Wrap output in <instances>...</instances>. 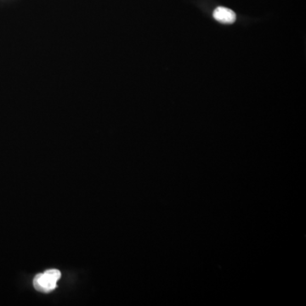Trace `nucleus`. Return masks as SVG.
<instances>
[{
    "instance_id": "nucleus-1",
    "label": "nucleus",
    "mask_w": 306,
    "mask_h": 306,
    "mask_svg": "<svg viewBox=\"0 0 306 306\" xmlns=\"http://www.w3.org/2000/svg\"><path fill=\"white\" fill-rule=\"evenodd\" d=\"M60 277L61 272L58 270H49L43 274H38L34 277V288L37 291L49 293L56 288V283Z\"/></svg>"
},
{
    "instance_id": "nucleus-2",
    "label": "nucleus",
    "mask_w": 306,
    "mask_h": 306,
    "mask_svg": "<svg viewBox=\"0 0 306 306\" xmlns=\"http://www.w3.org/2000/svg\"><path fill=\"white\" fill-rule=\"evenodd\" d=\"M214 18L220 23H234L236 19L235 12L226 7H217L214 11Z\"/></svg>"
}]
</instances>
